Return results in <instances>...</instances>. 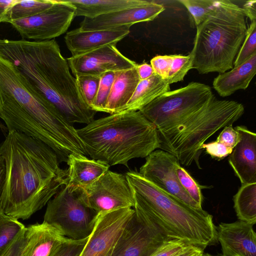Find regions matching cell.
<instances>
[{"mask_svg": "<svg viewBox=\"0 0 256 256\" xmlns=\"http://www.w3.org/2000/svg\"><path fill=\"white\" fill-rule=\"evenodd\" d=\"M65 183L70 186L85 188L109 170L110 166L98 160L84 156L70 155L66 160Z\"/></svg>", "mask_w": 256, "mask_h": 256, "instance_id": "obj_20", "label": "cell"}, {"mask_svg": "<svg viewBox=\"0 0 256 256\" xmlns=\"http://www.w3.org/2000/svg\"><path fill=\"white\" fill-rule=\"evenodd\" d=\"M178 180L187 194L202 207V188L204 187L200 186L186 171L180 165L176 170Z\"/></svg>", "mask_w": 256, "mask_h": 256, "instance_id": "obj_34", "label": "cell"}, {"mask_svg": "<svg viewBox=\"0 0 256 256\" xmlns=\"http://www.w3.org/2000/svg\"><path fill=\"white\" fill-rule=\"evenodd\" d=\"M172 60V55L157 56L150 60L154 73L164 80H167Z\"/></svg>", "mask_w": 256, "mask_h": 256, "instance_id": "obj_37", "label": "cell"}, {"mask_svg": "<svg viewBox=\"0 0 256 256\" xmlns=\"http://www.w3.org/2000/svg\"><path fill=\"white\" fill-rule=\"evenodd\" d=\"M134 213L133 208L98 214L92 232L79 256H106Z\"/></svg>", "mask_w": 256, "mask_h": 256, "instance_id": "obj_14", "label": "cell"}, {"mask_svg": "<svg viewBox=\"0 0 256 256\" xmlns=\"http://www.w3.org/2000/svg\"><path fill=\"white\" fill-rule=\"evenodd\" d=\"M189 245L180 240H168L149 256H176Z\"/></svg>", "mask_w": 256, "mask_h": 256, "instance_id": "obj_36", "label": "cell"}, {"mask_svg": "<svg viewBox=\"0 0 256 256\" xmlns=\"http://www.w3.org/2000/svg\"><path fill=\"white\" fill-rule=\"evenodd\" d=\"M180 163L176 157L163 150H155L146 158L139 174L162 191L196 208H202L184 190L178 178Z\"/></svg>", "mask_w": 256, "mask_h": 256, "instance_id": "obj_13", "label": "cell"}, {"mask_svg": "<svg viewBox=\"0 0 256 256\" xmlns=\"http://www.w3.org/2000/svg\"><path fill=\"white\" fill-rule=\"evenodd\" d=\"M201 148H206V152L212 158L218 160L229 156L233 150V149L216 140L202 144Z\"/></svg>", "mask_w": 256, "mask_h": 256, "instance_id": "obj_39", "label": "cell"}, {"mask_svg": "<svg viewBox=\"0 0 256 256\" xmlns=\"http://www.w3.org/2000/svg\"><path fill=\"white\" fill-rule=\"evenodd\" d=\"M130 26L126 25L90 31H82L78 28L67 32L64 40L72 56H76L108 44H116L130 33Z\"/></svg>", "mask_w": 256, "mask_h": 256, "instance_id": "obj_18", "label": "cell"}, {"mask_svg": "<svg viewBox=\"0 0 256 256\" xmlns=\"http://www.w3.org/2000/svg\"><path fill=\"white\" fill-rule=\"evenodd\" d=\"M6 167L4 159L0 153V216L4 214L3 198L6 184Z\"/></svg>", "mask_w": 256, "mask_h": 256, "instance_id": "obj_41", "label": "cell"}, {"mask_svg": "<svg viewBox=\"0 0 256 256\" xmlns=\"http://www.w3.org/2000/svg\"><path fill=\"white\" fill-rule=\"evenodd\" d=\"M234 208L238 220L256 223V182L242 184L234 196Z\"/></svg>", "mask_w": 256, "mask_h": 256, "instance_id": "obj_26", "label": "cell"}, {"mask_svg": "<svg viewBox=\"0 0 256 256\" xmlns=\"http://www.w3.org/2000/svg\"><path fill=\"white\" fill-rule=\"evenodd\" d=\"M88 238L80 240L70 239L54 256H79Z\"/></svg>", "mask_w": 256, "mask_h": 256, "instance_id": "obj_38", "label": "cell"}, {"mask_svg": "<svg viewBox=\"0 0 256 256\" xmlns=\"http://www.w3.org/2000/svg\"><path fill=\"white\" fill-rule=\"evenodd\" d=\"M0 129L1 131L6 136V134H7L8 132V128L6 126L5 124H4L3 123H2L0 121Z\"/></svg>", "mask_w": 256, "mask_h": 256, "instance_id": "obj_46", "label": "cell"}, {"mask_svg": "<svg viewBox=\"0 0 256 256\" xmlns=\"http://www.w3.org/2000/svg\"><path fill=\"white\" fill-rule=\"evenodd\" d=\"M32 244L26 227L2 256H30Z\"/></svg>", "mask_w": 256, "mask_h": 256, "instance_id": "obj_35", "label": "cell"}, {"mask_svg": "<svg viewBox=\"0 0 256 256\" xmlns=\"http://www.w3.org/2000/svg\"><path fill=\"white\" fill-rule=\"evenodd\" d=\"M75 76L84 102L91 108L97 94L100 76L90 74H77Z\"/></svg>", "mask_w": 256, "mask_h": 256, "instance_id": "obj_31", "label": "cell"}, {"mask_svg": "<svg viewBox=\"0 0 256 256\" xmlns=\"http://www.w3.org/2000/svg\"><path fill=\"white\" fill-rule=\"evenodd\" d=\"M125 176L133 195L134 207L144 212L168 238L204 250L218 242L213 216L206 211L162 191L136 171H129Z\"/></svg>", "mask_w": 256, "mask_h": 256, "instance_id": "obj_4", "label": "cell"}, {"mask_svg": "<svg viewBox=\"0 0 256 256\" xmlns=\"http://www.w3.org/2000/svg\"><path fill=\"white\" fill-rule=\"evenodd\" d=\"M256 72V52L241 64L220 74L212 82L214 90L222 97L232 95L240 90H246Z\"/></svg>", "mask_w": 256, "mask_h": 256, "instance_id": "obj_21", "label": "cell"}, {"mask_svg": "<svg viewBox=\"0 0 256 256\" xmlns=\"http://www.w3.org/2000/svg\"><path fill=\"white\" fill-rule=\"evenodd\" d=\"M192 16L196 26L205 20L214 11L218 0H179Z\"/></svg>", "mask_w": 256, "mask_h": 256, "instance_id": "obj_29", "label": "cell"}, {"mask_svg": "<svg viewBox=\"0 0 256 256\" xmlns=\"http://www.w3.org/2000/svg\"><path fill=\"white\" fill-rule=\"evenodd\" d=\"M232 126H225L218 136L216 140L234 149L240 140V136Z\"/></svg>", "mask_w": 256, "mask_h": 256, "instance_id": "obj_40", "label": "cell"}, {"mask_svg": "<svg viewBox=\"0 0 256 256\" xmlns=\"http://www.w3.org/2000/svg\"><path fill=\"white\" fill-rule=\"evenodd\" d=\"M6 164L4 214L26 220L42 209L64 184L66 170L42 142L18 131L8 132L0 146Z\"/></svg>", "mask_w": 256, "mask_h": 256, "instance_id": "obj_1", "label": "cell"}, {"mask_svg": "<svg viewBox=\"0 0 256 256\" xmlns=\"http://www.w3.org/2000/svg\"><path fill=\"white\" fill-rule=\"evenodd\" d=\"M75 16L74 8L64 0H54L48 9L30 18L10 24L23 40L45 41L64 34Z\"/></svg>", "mask_w": 256, "mask_h": 256, "instance_id": "obj_10", "label": "cell"}, {"mask_svg": "<svg viewBox=\"0 0 256 256\" xmlns=\"http://www.w3.org/2000/svg\"><path fill=\"white\" fill-rule=\"evenodd\" d=\"M17 0H0V23L6 22L7 12Z\"/></svg>", "mask_w": 256, "mask_h": 256, "instance_id": "obj_44", "label": "cell"}, {"mask_svg": "<svg viewBox=\"0 0 256 256\" xmlns=\"http://www.w3.org/2000/svg\"><path fill=\"white\" fill-rule=\"evenodd\" d=\"M0 54L12 62L32 88L70 123L88 124L94 120L96 112L84 102L54 40L0 38Z\"/></svg>", "mask_w": 256, "mask_h": 256, "instance_id": "obj_3", "label": "cell"}, {"mask_svg": "<svg viewBox=\"0 0 256 256\" xmlns=\"http://www.w3.org/2000/svg\"><path fill=\"white\" fill-rule=\"evenodd\" d=\"M136 68L140 80L148 79L154 74L151 65L147 63L138 64Z\"/></svg>", "mask_w": 256, "mask_h": 256, "instance_id": "obj_42", "label": "cell"}, {"mask_svg": "<svg viewBox=\"0 0 256 256\" xmlns=\"http://www.w3.org/2000/svg\"><path fill=\"white\" fill-rule=\"evenodd\" d=\"M116 76V72H106L100 76L97 94L91 106L96 112H106V102Z\"/></svg>", "mask_w": 256, "mask_h": 256, "instance_id": "obj_32", "label": "cell"}, {"mask_svg": "<svg viewBox=\"0 0 256 256\" xmlns=\"http://www.w3.org/2000/svg\"><path fill=\"white\" fill-rule=\"evenodd\" d=\"M203 256H212V255H211V254H208V253H206V254L204 253Z\"/></svg>", "mask_w": 256, "mask_h": 256, "instance_id": "obj_47", "label": "cell"}, {"mask_svg": "<svg viewBox=\"0 0 256 256\" xmlns=\"http://www.w3.org/2000/svg\"><path fill=\"white\" fill-rule=\"evenodd\" d=\"M244 112L242 104L234 100H220L214 96L208 104L176 126L158 133L159 148L174 155L181 164L190 166L194 162L200 169L202 144L220 129L232 125Z\"/></svg>", "mask_w": 256, "mask_h": 256, "instance_id": "obj_7", "label": "cell"}, {"mask_svg": "<svg viewBox=\"0 0 256 256\" xmlns=\"http://www.w3.org/2000/svg\"><path fill=\"white\" fill-rule=\"evenodd\" d=\"M67 61L72 74L100 76L108 72H118L131 68L138 64L124 56L116 44H108Z\"/></svg>", "mask_w": 256, "mask_h": 256, "instance_id": "obj_15", "label": "cell"}, {"mask_svg": "<svg viewBox=\"0 0 256 256\" xmlns=\"http://www.w3.org/2000/svg\"><path fill=\"white\" fill-rule=\"evenodd\" d=\"M134 213L112 250L111 256H149L166 240V237L140 210Z\"/></svg>", "mask_w": 256, "mask_h": 256, "instance_id": "obj_11", "label": "cell"}, {"mask_svg": "<svg viewBox=\"0 0 256 256\" xmlns=\"http://www.w3.org/2000/svg\"><path fill=\"white\" fill-rule=\"evenodd\" d=\"M172 60L166 80L170 84L182 81L188 71L193 68L194 55L191 51L188 56L172 55Z\"/></svg>", "mask_w": 256, "mask_h": 256, "instance_id": "obj_30", "label": "cell"}, {"mask_svg": "<svg viewBox=\"0 0 256 256\" xmlns=\"http://www.w3.org/2000/svg\"><path fill=\"white\" fill-rule=\"evenodd\" d=\"M75 8L76 16L94 18L97 16L135 6L144 0H64Z\"/></svg>", "mask_w": 256, "mask_h": 256, "instance_id": "obj_24", "label": "cell"}, {"mask_svg": "<svg viewBox=\"0 0 256 256\" xmlns=\"http://www.w3.org/2000/svg\"><path fill=\"white\" fill-rule=\"evenodd\" d=\"M254 224L238 220L221 222L216 226L217 239L223 256H256V234Z\"/></svg>", "mask_w": 256, "mask_h": 256, "instance_id": "obj_17", "label": "cell"}, {"mask_svg": "<svg viewBox=\"0 0 256 256\" xmlns=\"http://www.w3.org/2000/svg\"><path fill=\"white\" fill-rule=\"evenodd\" d=\"M165 10L154 1L144 0L138 6L125 8L94 18H84L78 28L90 31L110 29L121 26H132L136 23L153 20Z\"/></svg>", "mask_w": 256, "mask_h": 256, "instance_id": "obj_16", "label": "cell"}, {"mask_svg": "<svg viewBox=\"0 0 256 256\" xmlns=\"http://www.w3.org/2000/svg\"></svg>", "mask_w": 256, "mask_h": 256, "instance_id": "obj_51", "label": "cell"}, {"mask_svg": "<svg viewBox=\"0 0 256 256\" xmlns=\"http://www.w3.org/2000/svg\"><path fill=\"white\" fill-rule=\"evenodd\" d=\"M113 248H112V250H113ZM112 250L106 256H111V254H112Z\"/></svg>", "mask_w": 256, "mask_h": 256, "instance_id": "obj_48", "label": "cell"}, {"mask_svg": "<svg viewBox=\"0 0 256 256\" xmlns=\"http://www.w3.org/2000/svg\"><path fill=\"white\" fill-rule=\"evenodd\" d=\"M136 66L116 72L106 102V112L113 114L123 110L140 80Z\"/></svg>", "mask_w": 256, "mask_h": 256, "instance_id": "obj_23", "label": "cell"}, {"mask_svg": "<svg viewBox=\"0 0 256 256\" xmlns=\"http://www.w3.org/2000/svg\"><path fill=\"white\" fill-rule=\"evenodd\" d=\"M86 156L110 166L144 158L159 148L155 126L139 111L121 112L76 129Z\"/></svg>", "mask_w": 256, "mask_h": 256, "instance_id": "obj_5", "label": "cell"}, {"mask_svg": "<svg viewBox=\"0 0 256 256\" xmlns=\"http://www.w3.org/2000/svg\"><path fill=\"white\" fill-rule=\"evenodd\" d=\"M26 230L33 244L30 256H54L71 239L44 222L30 225Z\"/></svg>", "mask_w": 256, "mask_h": 256, "instance_id": "obj_22", "label": "cell"}, {"mask_svg": "<svg viewBox=\"0 0 256 256\" xmlns=\"http://www.w3.org/2000/svg\"><path fill=\"white\" fill-rule=\"evenodd\" d=\"M240 140L228 162L242 184L256 182V134L243 126L235 127Z\"/></svg>", "mask_w": 256, "mask_h": 256, "instance_id": "obj_19", "label": "cell"}, {"mask_svg": "<svg viewBox=\"0 0 256 256\" xmlns=\"http://www.w3.org/2000/svg\"><path fill=\"white\" fill-rule=\"evenodd\" d=\"M54 0H17L7 12L6 22L31 17L53 6Z\"/></svg>", "mask_w": 256, "mask_h": 256, "instance_id": "obj_27", "label": "cell"}, {"mask_svg": "<svg viewBox=\"0 0 256 256\" xmlns=\"http://www.w3.org/2000/svg\"><path fill=\"white\" fill-rule=\"evenodd\" d=\"M246 17L243 8L230 0H218L212 13L196 26L193 68L200 74L232 69L246 36Z\"/></svg>", "mask_w": 256, "mask_h": 256, "instance_id": "obj_6", "label": "cell"}, {"mask_svg": "<svg viewBox=\"0 0 256 256\" xmlns=\"http://www.w3.org/2000/svg\"><path fill=\"white\" fill-rule=\"evenodd\" d=\"M0 118L8 132L18 131L46 144L59 162H66L71 154L86 156L76 129L0 54Z\"/></svg>", "mask_w": 256, "mask_h": 256, "instance_id": "obj_2", "label": "cell"}, {"mask_svg": "<svg viewBox=\"0 0 256 256\" xmlns=\"http://www.w3.org/2000/svg\"><path fill=\"white\" fill-rule=\"evenodd\" d=\"M82 189L86 204L98 214L116 209L133 208V195L126 176L108 170L89 186Z\"/></svg>", "mask_w": 256, "mask_h": 256, "instance_id": "obj_12", "label": "cell"}, {"mask_svg": "<svg viewBox=\"0 0 256 256\" xmlns=\"http://www.w3.org/2000/svg\"><path fill=\"white\" fill-rule=\"evenodd\" d=\"M214 96L209 86L192 82L163 94L139 111L155 126L158 133H162L176 126Z\"/></svg>", "mask_w": 256, "mask_h": 256, "instance_id": "obj_8", "label": "cell"}, {"mask_svg": "<svg viewBox=\"0 0 256 256\" xmlns=\"http://www.w3.org/2000/svg\"><path fill=\"white\" fill-rule=\"evenodd\" d=\"M204 253V250L202 248L189 245L176 256H202Z\"/></svg>", "mask_w": 256, "mask_h": 256, "instance_id": "obj_45", "label": "cell"}, {"mask_svg": "<svg viewBox=\"0 0 256 256\" xmlns=\"http://www.w3.org/2000/svg\"><path fill=\"white\" fill-rule=\"evenodd\" d=\"M170 90V84L156 74L140 80L132 96L122 112L138 111Z\"/></svg>", "mask_w": 256, "mask_h": 256, "instance_id": "obj_25", "label": "cell"}, {"mask_svg": "<svg viewBox=\"0 0 256 256\" xmlns=\"http://www.w3.org/2000/svg\"><path fill=\"white\" fill-rule=\"evenodd\" d=\"M246 16L250 22L256 20V1L249 0L246 2L242 8Z\"/></svg>", "mask_w": 256, "mask_h": 256, "instance_id": "obj_43", "label": "cell"}, {"mask_svg": "<svg viewBox=\"0 0 256 256\" xmlns=\"http://www.w3.org/2000/svg\"><path fill=\"white\" fill-rule=\"evenodd\" d=\"M204 255V254H203ZM203 255L202 256H203Z\"/></svg>", "mask_w": 256, "mask_h": 256, "instance_id": "obj_49", "label": "cell"}, {"mask_svg": "<svg viewBox=\"0 0 256 256\" xmlns=\"http://www.w3.org/2000/svg\"><path fill=\"white\" fill-rule=\"evenodd\" d=\"M97 215L86 204L82 188L64 184L47 203L44 222L65 236L80 240L91 234Z\"/></svg>", "mask_w": 256, "mask_h": 256, "instance_id": "obj_9", "label": "cell"}, {"mask_svg": "<svg viewBox=\"0 0 256 256\" xmlns=\"http://www.w3.org/2000/svg\"><path fill=\"white\" fill-rule=\"evenodd\" d=\"M256 52V20L250 22L246 36L239 52L234 60V67L237 66L247 60Z\"/></svg>", "mask_w": 256, "mask_h": 256, "instance_id": "obj_33", "label": "cell"}, {"mask_svg": "<svg viewBox=\"0 0 256 256\" xmlns=\"http://www.w3.org/2000/svg\"><path fill=\"white\" fill-rule=\"evenodd\" d=\"M25 226L17 219L2 214L0 216V256H2Z\"/></svg>", "mask_w": 256, "mask_h": 256, "instance_id": "obj_28", "label": "cell"}, {"mask_svg": "<svg viewBox=\"0 0 256 256\" xmlns=\"http://www.w3.org/2000/svg\"><path fill=\"white\" fill-rule=\"evenodd\" d=\"M222 256H223L222 255Z\"/></svg>", "mask_w": 256, "mask_h": 256, "instance_id": "obj_50", "label": "cell"}]
</instances>
